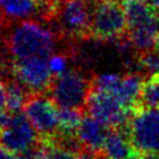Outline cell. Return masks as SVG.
<instances>
[{
	"label": "cell",
	"instance_id": "1",
	"mask_svg": "<svg viewBox=\"0 0 159 159\" xmlns=\"http://www.w3.org/2000/svg\"><path fill=\"white\" fill-rule=\"evenodd\" d=\"M60 38L50 26L34 19L12 22L0 33V45L11 61L54 54Z\"/></svg>",
	"mask_w": 159,
	"mask_h": 159
},
{
	"label": "cell",
	"instance_id": "2",
	"mask_svg": "<svg viewBox=\"0 0 159 159\" xmlns=\"http://www.w3.org/2000/svg\"><path fill=\"white\" fill-rule=\"evenodd\" d=\"M93 1L56 0L41 12V19L68 42L91 38Z\"/></svg>",
	"mask_w": 159,
	"mask_h": 159
},
{
	"label": "cell",
	"instance_id": "3",
	"mask_svg": "<svg viewBox=\"0 0 159 159\" xmlns=\"http://www.w3.org/2000/svg\"><path fill=\"white\" fill-rule=\"evenodd\" d=\"M128 21V38L134 50L143 53L159 47L157 13L145 0H122Z\"/></svg>",
	"mask_w": 159,
	"mask_h": 159
},
{
	"label": "cell",
	"instance_id": "4",
	"mask_svg": "<svg viewBox=\"0 0 159 159\" xmlns=\"http://www.w3.org/2000/svg\"><path fill=\"white\" fill-rule=\"evenodd\" d=\"M94 75L70 67L63 74L53 79L48 94L60 108L82 109L87 111V102L93 88Z\"/></svg>",
	"mask_w": 159,
	"mask_h": 159
},
{
	"label": "cell",
	"instance_id": "5",
	"mask_svg": "<svg viewBox=\"0 0 159 159\" xmlns=\"http://www.w3.org/2000/svg\"><path fill=\"white\" fill-rule=\"evenodd\" d=\"M126 132L142 156H159V108L140 107L131 116Z\"/></svg>",
	"mask_w": 159,
	"mask_h": 159
},
{
	"label": "cell",
	"instance_id": "6",
	"mask_svg": "<svg viewBox=\"0 0 159 159\" xmlns=\"http://www.w3.org/2000/svg\"><path fill=\"white\" fill-rule=\"evenodd\" d=\"M128 35L124 7L118 1L95 4L91 20V38L101 41H117Z\"/></svg>",
	"mask_w": 159,
	"mask_h": 159
},
{
	"label": "cell",
	"instance_id": "7",
	"mask_svg": "<svg viewBox=\"0 0 159 159\" xmlns=\"http://www.w3.org/2000/svg\"><path fill=\"white\" fill-rule=\"evenodd\" d=\"M22 112L40 137H52L59 132V107L47 93H33L26 99Z\"/></svg>",
	"mask_w": 159,
	"mask_h": 159
},
{
	"label": "cell",
	"instance_id": "8",
	"mask_svg": "<svg viewBox=\"0 0 159 159\" xmlns=\"http://www.w3.org/2000/svg\"><path fill=\"white\" fill-rule=\"evenodd\" d=\"M87 114L112 129H124L134 115L111 93L91 88L87 102Z\"/></svg>",
	"mask_w": 159,
	"mask_h": 159
},
{
	"label": "cell",
	"instance_id": "9",
	"mask_svg": "<svg viewBox=\"0 0 159 159\" xmlns=\"http://www.w3.org/2000/svg\"><path fill=\"white\" fill-rule=\"evenodd\" d=\"M12 76L21 84L33 93H47L53 82V73L50 70L49 59L43 56H32L27 59L12 61Z\"/></svg>",
	"mask_w": 159,
	"mask_h": 159
},
{
	"label": "cell",
	"instance_id": "10",
	"mask_svg": "<svg viewBox=\"0 0 159 159\" xmlns=\"http://www.w3.org/2000/svg\"><path fill=\"white\" fill-rule=\"evenodd\" d=\"M40 142V134L22 112L11 115L6 128L0 132V146L13 153L26 154Z\"/></svg>",
	"mask_w": 159,
	"mask_h": 159
},
{
	"label": "cell",
	"instance_id": "11",
	"mask_svg": "<svg viewBox=\"0 0 159 159\" xmlns=\"http://www.w3.org/2000/svg\"><path fill=\"white\" fill-rule=\"evenodd\" d=\"M110 129L108 125L87 114L77 130V137L84 150L103 154L105 139Z\"/></svg>",
	"mask_w": 159,
	"mask_h": 159
},
{
	"label": "cell",
	"instance_id": "12",
	"mask_svg": "<svg viewBox=\"0 0 159 159\" xmlns=\"http://www.w3.org/2000/svg\"><path fill=\"white\" fill-rule=\"evenodd\" d=\"M103 154L107 159H131L139 154L124 129H110L107 136Z\"/></svg>",
	"mask_w": 159,
	"mask_h": 159
},
{
	"label": "cell",
	"instance_id": "13",
	"mask_svg": "<svg viewBox=\"0 0 159 159\" xmlns=\"http://www.w3.org/2000/svg\"><path fill=\"white\" fill-rule=\"evenodd\" d=\"M87 111L82 109H70L59 107V132L66 136H77V130Z\"/></svg>",
	"mask_w": 159,
	"mask_h": 159
},
{
	"label": "cell",
	"instance_id": "14",
	"mask_svg": "<svg viewBox=\"0 0 159 159\" xmlns=\"http://www.w3.org/2000/svg\"><path fill=\"white\" fill-rule=\"evenodd\" d=\"M5 82L7 88V111L11 115L21 112L30 95L28 90L13 76L7 79Z\"/></svg>",
	"mask_w": 159,
	"mask_h": 159
},
{
	"label": "cell",
	"instance_id": "15",
	"mask_svg": "<svg viewBox=\"0 0 159 159\" xmlns=\"http://www.w3.org/2000/svg\"><path fill=\"white\" fill-rule=\"evenodd\" d=\"M140 102L143 107L159 108V73L146 76Z\"/></svg>",
	"mask_w": 159,
	"mask_h": 159
},
{
	"label": "cell",
	"instance_id": "16",
	"mask_svg": "<svg viewBox=\"0 0 159 159\" xmlns=\"http://www.w3.org/2000/svg\"><path fill=\"white\" fill-rule=\"evenodd\" d=\"M137 66L139 70L143 71L146 76L159 73V47L154 49L137 53Z\"/></svg>",
	"mask_w": 159,
	"mask_h": 159
},
{
	"label": "cell",
	"instance_id": "17",
	"mask_svg": "<svg viewBox=\"0 0 159 159\" xmlns=\"http://www.w3.org/2000/svg\"><path fill=\"white\" fill-rule=\"evenodd\" d=\"M70 55H73V52L71 50H66V52H60V53L53 54L50 56L49 66L54 77L63 74L65 71H67L70 68L69 66Z\"/></svg>",
	"mask_w": 159,
	"mask_h": 159
},
{
	"label": "cell",
	"instance_id": "18",
	"mask_svg": "<svg viewBox=\"0 0 159 159\" xmlns=\"http://www.w3.org/2000/svg\"><path fill=\"white\" fill-rule=\"evenodd\" d=\"M7 111V88L5 81H0V112Z\"/></svg>",
	"mask_w": 159,
	"mask_h": 159
},
{
	"label": "cell",
	"instance_id": "19",
	"mask_svg": "<svg viewBox=\"0 0 159 159\" xmlns=\"http://www.w3.org/2000/svg\"><path fill=\"white\" fill-rule=\"evenodd\" d=\"M0 159H28L25 154L13 153L11 151H7L2 146H0Z\"/></svg>",
	"mask_w": 159,
	"mask_h": 159
},
{
	"label": "cell",
	"instance_id": "20",
	"mask_svg": "<svg viewBox=\"0 0 159 159\" xmlns=\"http://www.w3.org/2000/svg\"><path fill=\"white\" fill-rule=\"evenodd\" d=\"M76 159H107L104 154L102 153H95V152H90L87 150H83L82 152L77 154Z\"/></svg>",
	"mask_w": 159,
	"mask_h": 159
},
{
	"label": "cell",
	"instance_id": "21",
	"mask_svg": "<svg viewBox=\"0 0 159 159\" xmlns=\"http://www.w3.org/2000/svg\"><path fill=\"white\" fill-rule=\"evenodd\" d=\"M38 4H39V6L41 7V12L43 10H46L47 7H49L50 5H53L56 0H35Z\"/></svg>",
	"mask_w": 159,
	"mask_h": 159
},
{
	"label": "cell",
	"instance_id": "22",
	"mask_svg": "<svg viewBox=\"0 0 159 159\" xmlns=\"http://www.w3.org/2000/svg\"><path fill=\"white\" fill-rule=\"evenodd\" d=\"M150 6H152L154 10H159V0H145Z\"/></svg>",
	"mask_w": 159,
	"mask_h": 159
},
{
	"label": "cell",
	"instance_id": "23",
	"mask_svg": "<svg viewBox=\"0 0 159 159\" xmlns=\"http://www.w3.org/2000/svg\"><path fill=\"white\" fill-rule=\"evenodd\" d=\"M95 4H104V2H115L118 0H93Z\"/></svg>",
	"mask_w": 159,
	"mask_h": 159
},
{
	"label": "cell",
	"instance_id": "24",
	"mask_svg": "<svg viewBox=\"0 0 159 159\" xmlns=\"http://www.w3.org/2000/svg\"><path fill=\"white\" fill-rule=\"evenodd\" d=\"M140 159H159V156H142Z\"/></svg>",
	"mask_w": 159,
	"mask_h": 159
},
{
	"label": "cell",
	"instance_id": "25",
	"mask_svg": "<svg viewBox=\"0 0 159 159\" xmlns=\"http://www.w3.org/2000/svg\"><path fill=\"white\" fill-rule=\"evenodd\" d=\"M157 26H158V33H159V10L157 12Z\"/></svg>",
	"mask_w": 159,
	"mask_h": 159
},
{
	"label": "cell",
	"instance_id": "26",
	"mask_svg": "<svg viewBox=\"0 0 159 159\" xmlns=\"http://www.w3.org/2000/svg\"><path fill=\"white\" fill-rule=\"evenodd\" d=\"M140 157L142 156H138V157H134V158H131V159H140Z\"/></svg>",
	"mask_w": 159,
	"mask_h": 159
},
{
	"label": "cell",
	"instance_id": "27",
	"mask_svg": "<svg viewBox=\"0 0 159 159\" xmlns=\"http://www.w3.org/2000/svg\"><path fill=\"white\" fill-rule=\"evenodd\" d=\"M87 1H93V0H87ZM93 2H94V1H93Z\"/></svg>",
	"mask_w": 159,
	"mask_h": 159
}]
</instances>
